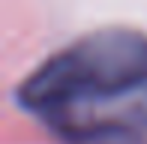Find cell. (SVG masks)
<instances>
[{
  "mask_svg": "<svg viewBox=\"0 0 147 144\" xmlns=\"http://www.w3.org/2000/svg\"><path fill=\"white\" fill-rule=\"evenodd\" d=\"M18 102L63 144H147V36L105 27L63 45Z\"/></svg>",
  "mask_w": 147,
  "mask_h": 144,
  "instance_id": "obj_1",
  "label": "cell"
}]
</instances>
